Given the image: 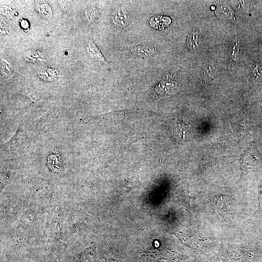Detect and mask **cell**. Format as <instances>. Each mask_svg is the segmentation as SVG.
<instances>
[{
    "label": "cell",
    "mask_w": 262,
    "mask_h": 262,
    "mask_svg": "<svg viewBox=\"0 0 262 262\" xmlns=\"http://www.w3.org/2000/svg\"><path fill=\"white\" fill-rule=\"evenodd\" d=\"M87 49L88 53L93 58L102 63L105 62L106 60L104 57L102 55L97 46L93 42H91L89 43Z\"/></svg>",
    "instance_id": "cell-8"
},
{
    "label": "cell",
    "mask_w": 262,
    "mask_h": 262,
    "mask_svg": "<svg viewBox=\"0 0 262 262\" xmlns=\"http://www.w3.org/2000/svg\"><path fill=\"white\" fill-rule=\"evenodd\" d=\"M35 9L37 14L44 18L49 19L52 17L51 9L46 1H35Z\"/></svg>",
    "instance_id": "cell-6"
},
{
    "label": "cell",
    "mask_w": 262,
    "mask_h": 262,
    "mask_svg": "<svg viewBox=\"0 0 262 262\" xmlns=\"http://www.w3.org/2000/svg\"><path fill=\"white\" fill-rule=\"evenodd\" d=\"M84 17L89 22H94L98 17V12L95 7H90L86 9L84 12Z\"/></svg>",
    "instance_id": "cell-11"
},
{
    "label": "cell",
    "mask_w": 262,
    "mask_h": 262,
    "mask_svg": "<svg viewBox=\"0 0 262 262\" xmlns=\"http://www.w3.org/2000/svg\"><path fill=\"white\" fill-rule=\"evenodd\" d=\"M252 75L255 81L262 80V63L261 62H257L255 64L252 71Z\"/></svg>",
    "instance_id": "cell-10"
},
{
    "label": "cell",
    "mask_w": 262,
    "mask_h": 262,
    "mask_svg": "<svg viewBox=\"0 0 262 262\" xmlns=\"http://www.w3.org/2000/svg\"><path fill=\"white\" fill-rule=\"evenodd\" d=\"M20 25L22 28L24 29L28 28L29 26L28 22L25 20H22Z\"/></svg>",
    "instance_id": "cell-13"
},
{
    "label": "cell",
    "mask_w": 262,
    "mask_h": 262,
    "mask_svg": "<svg viewBox=\"0 0 262 262\" xmlns=\"http://www.w3.org/2000/svg\"><path fill=\"white\" fill-rule=\"evenodd\" d=\"M112 21L115 25L121 28L126 27L130 22V16L127 11L119 8L114 11L111 15Z\"/></svg>",
    "instance_id": "cell-4"
},
{
    "label": "cell",
    "mask_w": 262,
    "mask_h": 262,
    "mask_svg": "<svg viewBox=\"0 0 262 262\" xmlns=\"http://www.w3.org/2000/svg\"><path fill=\"white\" fill-rule=\"evenodd\" d=\"M239 51L240 43L237 35L235 34L229 60L228 67L230 70H233L234 69L238 62Z\"/></svg>",
    "instance_id": "cell-5"
},
{
    "label": "cell",
    "mask_w": 262,
    "mask_h": 262,
    "mask_svg": "<svg viewBox=\"0 0 262 262\" xmlns=\"http://www.w3.org/2000/svg\"><path fill=\"white\" fill-rule=\"evenodd\" d=\"M201 43V33L200 30L194 28L188 33L186 45L188 49L190 51L197 50Z\"/></svg>",
    "instance_id": "cell-3"
},
{
    "label": "cell",
    "mask_w": 262,
    "mask_h": 262,
    "mask_svg": "<svg viewBox=\"0 0 262 262\" xmlns=\"http://www.w3.org/2000/svg\"><path fill=\"white\" fill-rule=\"evenodd\" d=\"M130 50L132 53L140 56H149L156 52L154 47L146 45L135 46L131 48Z\"/></svg>",
    "instance_id": "cell-7"
},
{
    "label": "cell",
    "mask_w": 262,
    "mask_h": 262,
    "mask_svg": "<svg viewBox=\"0 0 262 262\" xmlns=\"http://www.w3.org/2000/svg\"><path fill=\"white\" fill-rule=\"evenodd\" d=\"M158 20L157 22L149 21L150 25L155 28H163L169 25L171 22V19L169 17L163 16H156L154 17Z\"/></svg>",
    "instance_id": "cell-9"
},
{
    "label": "cell",
    "mask_w": 262,
    "mask_h": 262,
    "mask_svg": "<svg viewBox=\"0 0 262 262\" xmlns=\"http://www.w3.org/2000/svg\"><path fill=\"white\" fill-rule=\"evenodd\" d=\"M61 3H60V4L61 5V8L63 10L67 11L69 8V4L67 1H60Z\"/></svg>",
    "instance_id": "cell-12"
},
{
    "label": "cell",
    "mask_w": 262,
    "mask_h": 262,
    "mask_svg": "<svg viewBox=\"0 0 262 262\" xmlns=\"http://www.w3.org/2000/svg\"><path fill=\"white\" fill-rule=\"evenodd\" d=\"M215 14L220 18L226 20H232L234 18V12L230 6L224 1H217Z\"/></svg>",
    "instance_id": "cell-2"
},
{
    "label": "cell",
    "mask_w": 262,
    "mask_h": 262,
    "mask_svg": "<svg viewBox=\"0 0 262 262\" xmlns=\"http://www.w3.org/2000/svg\"><path fill=\"white\" fill-rule=\"evenodd\" d=\"M178 82L171 76L165 77L154 88L157 98H165L173 95L177 91Z\"/></svg>",
    "instance_id": "cell-1"
}]
</instances>
